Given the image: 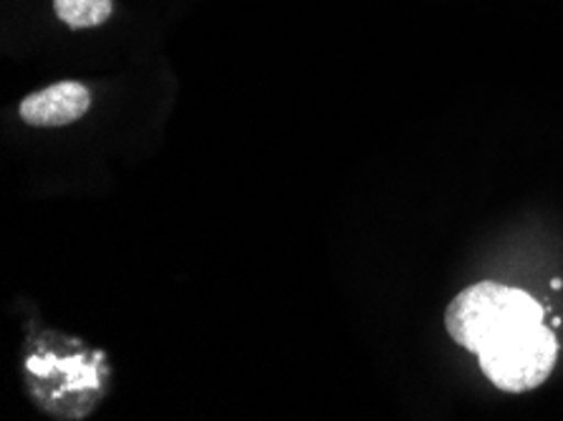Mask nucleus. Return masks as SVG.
<instances>
[{"instance_id":"nucleus-1","label":"nucleus","mask_w":563,"mask_h":421,"mask_svg":"<svg viewBox=\"0 0 563 421\" xmlns=\"http://www.w3.org/2000/svg\"><path fill=\"white\" fill-rule=\"evenodd\" d=\"M445 329L506 394L539 389L559 361V339L545 329L543 306L526 290L496 280L460 290L445 311Z\"/></svg>"},{"instance_id":"nucleus-2","label":"nucleus","mask_w":563,"mask_h":421,"mask_svg":"<svg viewBox=\"0 0 563 421\" xmlns=\"http://www.w3.org/2000/svg\"><path fill=\"white\" fill-rule=\"evenodd\" d=\"M25 384L33 401H38L56 419H84L99 407L107 386V361L87 351L79 341L33 339L25 351Z\"/></svg>"},{"instance_id":"nucleus-3","label":"nucleus","mask_w":563,"mask_h":421,"mask_svg":"<svg viewBox=\"0 0 563 421\" xmlns=\"http://www.w3.org/2000/svg\"><path fill=\"white\" fill-rule=\"evenodd\" d=\"M91 107V91L79 81H58L21 101L19 114L31 126H66L79 122Z\"/></svg>"},{"instance_id":"nucleus-4","label":"nucleus","mask_w":563,"mask_h":421,"mask_svg":"<svg viewBox=\"0 0 563 421\" xmlns=\"http://www.w3.org/2000/svg\"><path fill=\"white\" fill-rule=\"evenodd\" d=\"M56 15L71 29H93L114 11L112 0H54Z\"/></svg>"}]
</instances>
